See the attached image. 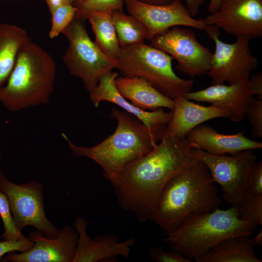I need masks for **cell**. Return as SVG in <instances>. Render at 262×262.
<instances>
[{
    "instance_id": "30bf717a",
    "label": "cell",
    "mask_w": 262,
    "mask_h": 262,
    "mask_svg": "<svg viewBox=\"0 0 262 262\" xmlns=\"http://www.w3.org/2000/svg\"><path fill=\"white\" fill-rule=\"evenodd\" d=\"M204 30L215 44V51L207 73L212 84L236 83L246 73L257 69L258 60L250 50V39L237 37L235 42L227 43L220 39L218 27L206 25Z\"/></svg>"
},
{
    "instance_id": "6da1fadb",
    "label": "cell",
    "mask_w": 262,
    "mask_h": 262,
    "mask_svg": "<svg viewBox=\"0 0 262 262\" xmlns=\"http://www.w3.org/2000/svg\"><path fill=\"white\" fill-rule=\"evenodd\" d=\"M186 137L164 134L147 154L129 163L113 186L118 202L138 221L149 220L166 183L195 158Z\"/></svg>"
},
{
    "instance_id": "8fae6325",
    "label": "cell",
    "mask_w": 262,
    "mask_h": 262,
    "mask_svg": "<svg viewBox=\"0 0 262 262\" xmlns=\"http://www.w3.org/2000/svg\"><path fill=\"white\" fill-rule=\"evenodd\" d=\"M151 45L177 61L176 68L191 78L207 74L213 52L189 28L173 27L151 40Z\"/></svg>"
},
{
    "instance_id": "83f0119b",
    "label": "cell",
    "mask_w": 262,
    "mask_h": 262,
    "mask_svg": "<svg viewBox=\"0 0 262 262\" xmlns=\"http://www.w3.org/2000/svg\"><path fill=\"white\" fill-rule=\"evenodd\" d=\"M0 215L4 228V231L1 236L3 240L16 241L25 237L17 228L12 214L8 199L0 191Z\"/></svg>"
},
{
    "instance_id": "9c48e42d",
    "label": "cell",
    "mask_w": 262,
    "mask_h": 262,
    "mask_svg": "<svg viewBox=\"0 0 262 262\" xmlns=\"http://www.w3.org/2000/svg\"><path fill=\"white\" fill-rule=\"evenodd\" d=\"M0 191L7 197L14 220L19 230L29 226L49 238L56 237L58 229L47 218L43 205V187L32 181L22 184L12 182L0 170Z\"/></svg>"
},
{
    "instance_id": "5bb4252c",
    "label": "cell",
    "mask_w": 262,
    "mask_h": 262,
    "mask_svg": "<svg viewBox=\"0 0 262 262\" xmlns=\"http://www.w3.org/2000/svg\"><path fill=\"white\" fill-rule=\"evenodd\" d=\"M34 242L30 249L19 253L11 252L1 258V262H72L78 241V234L69 225L60 229L53 238L45 236L38 231L30 233L28 237Z\"/></svg>"
},
{
    "instance_id": "3957f363",
    "label": "cell",
    "mask_w": 262,
    "mask_h": 262,
    "mask_svg": "<svg viewBox=\"0 0 262 262\" xmlns=\"http://www.w3.org/2000/svg\"><path fill=\"white\" fill-rule=\"evenodd\" d=\"M110 117L116 120V128L96 146H79L65 133L62 135L75 156L88 158L100 165L103 176L113 187L127 164L147 154L156 147L164 135L166 126L149 129L134 115L115 107H112Z\"/></svg>"
},
{
    "instance_id": "74e56055",
    "label": "cell",
    "mask_w": 262,
    "mask_h": 262,
    "mask_svg": "<svg viewBox=\"0 0 262 262\" xmlns=\"http://www.w3.org/2000/svg\"><path fill=\"white\" fill-rule=\"evenodd\" d=\"M254 243L256 246H261L262 245V229H261L260 231L256 236L253 238Z\"/></svg>"
},
{
    "instance_id": "4dcf8cb0",
    "label": "cell",
    "mask_w": 262,
    "mask_h": 262,
    "mask_svg": "<svg viewBox=\"0 0 262 262\" xmlns=\"http://www.w3.org/2000/svg\"><path fill=\"white\" fill-rule=\"evenodd\" d=\"M34 245L29 237L16 241H5L0 242V261L5 254L14 251L25 252L30 249Z\"/></svg>"
},
{
    "instance_id": "d6986e66",
    "label": "cell",
    "mask_w": 262,
    "mask_h": 262,
    "mask_svg": "<svg viewBox=\"0 0 262 262\" xmlns=\"http://www.w3.org/2000/svg\"><path fill=\"white\" fill-rule=\"evenodd\" d=\"M173 99L172 115L166 126L165 135L183 138L195 127L205 121L216 118H229L226 111L211 105L205 106L196 104L183 96Z\"/></svg>"
},
{
    "instance_id": "9a60e30c",
    "label": "cell",
    "mask_w": 262,
    "mask_h": 262,
    "mask_svg": "<svg viewBox=\"0 0 262 262\" xmlns=\"http://www.w3.org/2000/svg\"><path fill=\"white\" fill-rule=\"evenodd\" d=\"M250 72L246 73L236 83L212 84L204 89L189 92L183 96L191 100L210 103L226 111L233 122L242 121L246 108L254 98L248 86Z\"/></svg>"
},
{
    "instance_id": "ac0fdd59",
    "label": "cell",
    "mask_w": 262,
    "mask_h": 262,
    "mask_svg": "<svg viewBox=\"0 0 262 262\" xmlns=\"http://www.w3.org/2000/svg\"><path fill=\"white\" fill-rule=\"evenodd\" d=\"M194 146L214 155L236 154L242 151L255 150L262 147V143L247 138L244 131L232 134L217 132L212 127L200 124L186 136Z\"/></svg>"
},
{
    "instance_id": "484cf974",
    "label": "cell",
    "mask_w": 262,
    "mask_h": 262,
    "mask_svg": "<svg viewBox=\"0 0 262 262\" xmlns=\"http://www.w3.org/2000/svg\"><path fill=\"white\" fill-rule=\"evenodd\" d=\"M236 207L242 220L256 226L262 225V194H245L241 202Z\"/></svg>"
},
{
    "instance_id": "f546056e",
    "label": "cell",
    "mask_w": 262,
    "mask_h": 262,
    "mask_svg": "<svg viewBox=\"0 0 262 262\" xmlns=\"http://www.w3.org/2000/svg\"><path fill=\"white\" fill-rule=\"evenodd\" d=\"M245 194H262V162H256L247 180Z\"/></svg>"
},
{
    "instance_id": "cb8c5ba5",
    "label": "cell",
    "mask_w": 262,
    "mask_h": 262,
    "mask_svg": "<svg viewBox=\"0 0 262 262\" xmlns=\"http://www.w3.org/2000/svg\"><path fill=\"white\" fill-rule=\"evenodd\" d=\"M112 16L120 47L141 43L147 40V28L135 16L118 10L113 11Z\"/></svg>"
},
{
    "instance_id": "e0dca14e",
    "label": "cell",
    "mask_w": 262,
    "mask_h": 262,
    "mask_svg": "<svg viewBox=\"0 0 262 262\" xmlns=\"http://www.w3.org/2000/svg\"><path fill=\"white\" fill-rule=\"evenodd\" d=\"M118 76V73L112 70L100 78L95 88L89 93L90 100L95 106L98 107L100 102L107 101L134 115L149 129L165 127L172 117V110L166 112L164 108H159L147 111L136 107L123 97L117 90L115 80Z\"/></svg>"
},
{
    "instance_id": "ffe728a7",
    "label": "cell",
    "mask_w": 262,
    "mask_h": 262,
    "mask_svg": "<svg viewBox=\"0 0 262 262\" xmlns=\"http://www.w3.org/2000/svg\"><path fill=\"white\" fill-rule=\"evenodd\" d=\"M116 88L121 95L136 107L146 111L159 108L173 109L174 99L155 88L144 79L118 76L115 80Z\"/></svg>"
},
{
    "instance_id": "4fadbf2b",
    "label": "cell",
    "mask_w": 262,
    "mask_h": 262,
    "mask_svg": "<svg viewBox=\"0 0 262 262\" xmlns=\"http://www.w3.org/2000/svg\"><path fill=\"white\" fill-rule=\"evenodd\" d=\"M130 15L139 19L148 32L147 40L175 26H187L204 30L203 18L196 19L180 0H173L165 5L146 4L138 0H124Z\"/></svg>"
},
{
    "instance_id": "52a82bcc",
    "label": "cell",
    "mask_w": 262,
    "mask_h": 262,
    "mask_svg": "<svg viewBox=\"0 0 262 262\" xmlns=\"http://www.w3.org/2000/svg\"><path fill=\"white\" fill-rule=\"evenodd\" d=\"M62 33L69 42L63 60L69 72L80 78L90 93L102 76L116 68L118 62L109 57L92 41L84 20L75 17Z\"/></svg>"
},
{
    "instance_id": "8d00e7d4",
    "label": "cell",
    "mask_w": 262,
    "mask_h": 262,
    "mask_svg": "<svg viewBox=\"0 0 262 262\" xmlns=\"http://www.w3.org/2000/svg\"><path fill=\"white\" fill-rule=\"evenodd\" d=\"M221 0H210L208 10L210 14L214 13L218 9Z\"/></svg>"
},
{
    "instance_id": "7402d4cb",
    "label": "cell",
    "mask_w": 262,
    "mask_h": 262,
    "mask_svg": "<svg viewBox=\"0 0 262 262\" xmlns=\"http://www.w3.org/2000/svg\"><path fill=\"white\" fill-rule=\"evenodd\" d=\"M29 38L24 29L0 23V91L11 73L20 48Z\"/></svg>"
},
{
    "instance_id": "603a6c76",
    "label": "cell",
    "mask_w": 262,
    "mask_h": 262,
    "mask_svg": "<svg viewBox=\"0 0 262 262\" xmlns=\"http://www.w3.org/2000/svg\"><path fill=\"white\" fill-rule=\"evenodd\" d=\"M112 12H96L92 13L87 19L95 36V43L106 55L117 61L121 48L113 21Z\"/></svg>"
},
{
    "instance_id": "f35d334b",
    "label": "cell",
    "mask_w": 262,
    "mask_h": 262,
    "mask_svg": "<svg viewBox=\"0 0 262 262\" xmlns=\"http://www.w3.org/2000/svg\"><path fill=\"white\" fill-rule=\"evenodd\" d=\"M82 0H69V2L71 4L73 5L76 3H78Z\"/></svg>"
},
{
    "instance_id": "836d02e7",
    "label": "cell",
    "mask_w": 262,
    "mask_h": 262,
    "mask_svg": "<svg viewBox=\"0 0 262 262\" xmlns=\"http://www.w3.org/2000/svg\"><path fill=\"white\" fill-rule=\"evenodd\" d=\"M185 6L189 11L191 16H196L199 12L200 5L197 0H183Z\"/></svg>"
},
{
    "instance_id": "7a4b0ae2",
    "label": "cell",
    "mask_w": 262,
    "mask_h": 262,
    "mask_svg": "<svg viewBox=\"0 0 262 262\" xmlns=\"http://www.w3.org/2000/svg\"><path fill=\"white\" fill-rule=\"evenodd\" d=\"M214 183L207 166L195 158L165 185L149 220L168 233L191 214L218 208L222 199Z\"/></svg>"
},
{
    "instance_id": "60d3db41",
    "label": "cell",
    "mask_w": 262,
    "mask_h": 262,
    "mask_svg": "<svg viewBox=\"0 0 262 262\" xmlns=\"http://www.w3.org/2000/svg\"><path fill=\"white\" fill-rule=\"evenodd\" d=\"M1 158H2V156H1V154L0 153V160L1 159Z\"/></svg>"
},
{
    "instance_id": "ab89813d",
    "label": "cell",
    "mask_w": 262,
    "mask_h": 262,
    "mask_svg": "<svg viewBox=\"0 0 262 262\" xmlns=\"http://www.w3.org/2000/svg\"><path fill=\"white\" fill-rule=\"evenodd\" d=\"M204 0H197L200 6L204 2Z\"/></svg>"
},
{
    "instance_id": "f1b7e54d",
    "label": "cell",
    "mask_w": 262,
    "mask_h": 262,
    "mask_svg": "<svg viewBox=\"0 0 262 262\" xmlns=\"http://www.w3.org/2000/svg\"><path fill=\"white\" fill-rule=\"evenodd\" d=\"M251 126L252 135L254 137H262V99L254 98L248 105L245 113Z\"/></svg>"
},
{
    "instance_id": "44dd1931",
    "label": "cell",
    "mask_w": 262,
    "mask_h": 262,
    "mask_svg": "<svg viewBox=\"0 0 262 262\" xmlns=\"http://www.w3.org/2000/svg\"><path fill=\"white\" fill-rule=\"evenodd\" d=\"M253 238L238 235L226 238L195 261L196 262H261L255 254Z\"/></svg>"
},
{
    "instance_id": "ba28073f",
    "label": "cell",
    "mask_w": 262,
    "mask_h": 262,
    "mask_svg": "<svg viewBox=\"0 0 262 262\" xmlns=\"http://www.w3.org/2000/svg\"><path fill=\"white\" fill-rule=\"evenodd\" d=\"M192 153L207 166L213 181L221 187L223 199L231 206L237 207L245 195L247 178L256 162L254 150L230 156L214 155L194 146Z\"/></svg>"
},
{
    "instance_id": "4316f807",
    "label": "cell",
    "mask_w": 262,
    "mask_h": 262,
    "mask_svg": "<svg viewBox=\"0 0 262 262\" xmlns=\"http://www.w3.org/2000/svg\"><path fill=\"white\" fill-rule=\"evenodd\" d=\"M77 12V8L70 4L60 6L51 12V26L49 37L54 39L62 33L74 19Z\"/></svg>"
},
{
    "instance_id": "e575fe53",
    "label": "cell",
    "mask_w": 262,
    "mask_h": 262,
    "mask_svg": "<svg viewBox=\"0 0 262 262\" xmlns=\"http://www.w3.org/2000/svg\"><path fill=\"white\" fill-rule=\"evenodd\" d=\"M46 2L50 13L60 6L70 4L69 0H46Z\"/></svg>"
},
{
    "instance_id": "8992f818",
    "label": "cell",
    "mask_w": 262,
    "mask_h": 262,
    "mask_svg": "<svg viewBox=\"0 0 262 262\" xmlns=\"http://www.w3.org/2000/svg\"><path fill=\"white\" fill-rule=\"evenodd\" d=\"M120 48L116 69L121 76L142 78L172 99L191 91L194 81L177 76L173 58L164 51L144 42Z\"/></svg>"
},
{
    "instance_id": "2e32d148",
    "label": "cell",
    "mask_w": 262,
    "mask_h": 262,
    "mask_svg": "<svg viewBox=\"0 0 262 262\" xmlns=\"http://www.w3.org/2000/svg\"><path fill=\"white\" fill-rule=\"evenodd\" d=\"M73 226L78 241L72 262H116L118 256L130 257L131 247L135 242L133 238L119 242L115 234L109 233L91 239L86 233L87 221L81 217L75 219Z\"/></svg>"
},
{
    "instance_id": "277c9868",
    "label": "cell",
    "mask_w": 262,
    "mask_h": 262,
    "mask_svg": "<svg viewBox=\"0 0 262 262\" xmlns=\"http://www.w3.org/2000/svg\"><path fill=\"white\" fill-rule=\"evenodd\" d=\"M56 72L51 56L29 38L20 48L11 73L0 91V102L11 112L48 103Z\"/></svg>"
},
{
    "instance_id": "b9f144b4",
    "label": "cell",
    "mask_w": 262,
    "mask_h": 262,
    "mask_svg": "<svg viewBox=\"0 0 262 262\" xmlns=\"http://www.w3.org/2000/svg\"><path fill=\"white\" fill-rule=\"evenodd\" d=\"M21 0V1H22V0Z\"/></svg>"
},
{
    "instance_id": "d590c367",
    "label": "cell",
    "mask_w": 262,
    "mask_h": 262,
    "mask_svg": "<svg viewBox=\"0 0 262 262\" xmlns=\"http://www.w3.org/2000/svg\"><path fill=\"white\" fill-rule=\"evenodd\" d=\"M139 1L151 5H165L171 3L173 0H138Z\"/></svg>"
},
{
    "instance_id": "d4e9b609",
    "label": "cell",
    "mask_w": 262,
    "mask_h": 262,
    "mask_svg": "<svg viewBox=\"0 0 262 262\" xmlns=\"http://www.w3.org/2000/svg\"><path fill=\"white\" fill-rule=\"evenodd\" d=\"M124 0H82L73 5L77 8L76 18L85 20L96 12L123 11Z\"/></svg>"
},
{
    "instance_id": "7c38bea8",
    "label": "cell",
    "mask_w": 262,
    "mask_h": 262,
    "mask_svg": "<svg viewBox=\"0 0 262 262\" xmlns=\"http://www.w3.org/2000/svg\"><path fill=\"white\" fill-rule=\"evenodd\" d=\"M203 20L236 38H261L262 0H221L217 10Z\"/></svg>"
},
{
    "instance_id": "5b68a950",
    "label": "cell",
    "mask_w": 262,
    "mask_h": 262,
    "mask_svg": "<svg viewBox=\"0 0 262 262\" xmlns=\"http://www.w3.org/2000/svg\"><path fill=\"white\" fill-rule=\"evenodd\" d=\"M256 226L242 220L236 207L226 210L192 214L173 231L165 233L163 242L170 250L191 260L198 259L223 240L238 235H252Z\"/></svg>"
},
{
    "instance_id": "d6a6232c",
    "label": "cell",
    "mask_w": 262,
    "mask_h": 262,
    "mask_svg": "<svg viewBox=\"0 0 262 262\" xmlns=\"http://www.w3.org/2000/svg\"><path fill=\"white\" fill-rule=\"evenodd\" d=\"M248 86L253 96L258 95L262 99V73L260 72L253 75L248 80Z\"/></svg>"
},
{
    "instance_id": "1f68e13d",
    "label": "cell",
    "mask_w": 262,
    "mask_h": 262,
    "mask_svg": "<svg viewBox=\"0 0 262 262\" xmlns=\"http://www.w3.org/2000/svg\"><path fill=\"white\" fill-rule=\"evenodd\" d=\"M150 258L157 262H191V260L176 251H164L162 248L155 246L149 252Z\"/></svg>"
}]
</instances>
